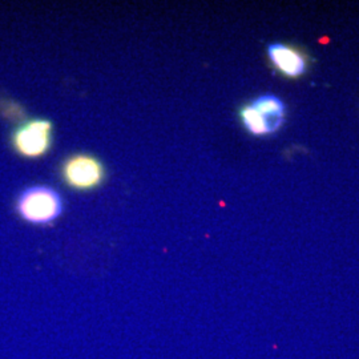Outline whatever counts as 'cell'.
Wrapping results in <instances>:
<instances>
[{"label":"cell","instance_id":"cell-1","mask_svg":"<svg viewBox=\"0 0 359 359\" xmlns=\"http://www.w3.org/2000/svg\"><path fill=\"white\" fill-rule=\"evenodd\" d=\"M16 213L29 224L46 225L60 217L65 203L60 193L47 185H32L18 194Z\"/></svg>","mask_w":359,"mask_h":359},{"label":"cell","instance_id":"cell-2","mask_svg":"<svg viewBox=\"0 0 359 359\" xmlns=\"http://www.w3.org/2000/svg\"><path fill=\"white\" fill-rule=\"evenodd\" d=\"M285 115L286 105L278 96L271 93L258 96L252 103L244 105L240 111L244 128L253 136L276 133L283 127Z\"/></svg>","mask_w":359,"mask_h":359},{"label":"cell","instance_id":"cell-3","mask_svg":"<svg viewBox=\"0 0 359 359\" xmlns=\"http://www.w3.org/2000/svg\"><path fill=\"white\" fill-rule=\"evenodd\" d=\"M53 126L47 118L28 120L13 130L11 144L16 154L26 158H39L51 149Z\"/></svg>","mask_w":359,"mask_h":359},{"label":"cell","instance_id":"cell-4","mask_svg":"<svg viewBox=\"0 0 359 359\" xmlns=\"http://www.w3.org/2000/svg\"><path fill=\"white\" fill-rule=\"evenodd\" d=\"M62 176L68 187L76 191L97 188L105 177L104 164L95 156L77 154L68 157L62 167Z\"/></svg>","mask_w":359,"mask_h":359},{"label":"cell","instance_id":"cell-5","mask_svg":"<svg viewBox=\"0 0 359 359\" xmlns=\"http://www.w3.org/2000/svg\"><path fill=\"white\" fill-rule=\"evenodd\" d=\"M268 57L273 67L289 79L302 76L308 69L306 57L293 47L273 43L268 47Z\"/></svg>","mask_w":359,"mask_h":359}]
</instances>
